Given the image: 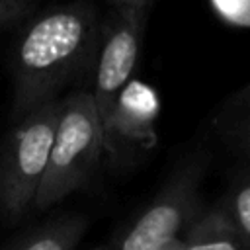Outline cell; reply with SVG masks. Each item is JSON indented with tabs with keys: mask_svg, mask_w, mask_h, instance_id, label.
I'll use <instances>...</instances> for the list:
<instances>
[{
	"mask_svg": "<svg viewBox=\"0 0 250 250\" xmlns=\"http://www.w3.org/2000/svg\"><path fill=\"white\" fill-rule=\"evenodd\" d=\"M98 39L96 12L70 4L35 20L20 37L14 57V115L53 102V94L90 59Z\"/></svg>",
	"mask_w": 250,
	"mask_h": 250,
	"instance_id": "6da1fadb",
	"label": "cell"
},
{
	"mask_svg": "<svg viewBox=\"0 0 250 250\" xmlns=\"http://www.w3.org/2000/svg\"><path fill=\"white\" fill-rule=\"evenodd\" d=\"M105 152L102 121L92 92H78L61 102V113L33 209L45 211L78 189Z\"/></svg>",
	"mask_w": 250,
	"mask_h": 250,
	"instance_id": "7a4b0ae2",
	"label": "cell"
},
{
	"mask_svg": "<svg viewBox=\"0 0 250 250\" xmlns=\"http://www.w3.org/2000/svg\"><path fill=\"white\" fill-rule=\"evenodd\" d=\"M61 102H47L23 115L8 135L0 154V211L20 219L33 207L43 182Z\"/></svg>",
	"mask_w": 250,
	"mask_h": 250,
	"instance_id": "3957f363",
	"label": "cell"
},
{
	"mask_svg": "<svg viewBox=\"0 0 250 250\" xmlns=\"http://www.w3.org/2000/svg\"><path fill=\"white\" fill-rule=\"evenodd\" d=\"M201 174L203 166L199 162H191L174 174L135 219L129 230L111 244V250H156L162 244L180 238L201 215Z\"/></svg>",
	"mask_w": 250,
	"mask_h": 250,
	"instance_id": "277c9868",
	"label": "cell"
},
{
	"mask_svg": "<svg viewBox=\"0 0 250 250\" xmlns=\"http://www.w3.org/2000/svg\"><path fill=\"white\" fill-rule=\"evenodd\" d=\"M145 8L146 6L119 8V14L107 29L104 43L100 47L92 98L102 121V129L109 119V113L119 94L133 80V72L143 43Z\"/></svg>",
	"mask_w": 250,
	"mask_h": 250,
	"instance_id": "5b68a950",
	"label": "cell"
},
{
	"mask_svg": "<svg viewBox=\"0 0 250 250\" xmlns=\"http://www.w3.org/2000/svg\"><path fill=\"white\" fill-rule=\"evenodd\" d=\"M156 92L141 82L131 80L119 94L109 119L104 125L105 150H113L117 145H131L148 148L156 143V117H158Z\"/></svg>",
	"mask_w": 250,
	"mask_h": 250,
	"instance_id": "8992f818",
	"label": "cell"
},
{
	"mask_svg": "<svg viewBox=\"0 0 250 250\" xmlns=\"http://www.w3.org/2000/svg\"><path fill=\"white\" fill-rule=\"evenodd\" d=\"M182 250H244L221 207L201 213L182 234Z\"/></svg>",
	"mask_w": 250,
	"mask_h": 250,
	"instance_id": "52a82bcc",
	"label": "cell"
},
{
	"mask_svg": "<svg viewBox=\"0 0 250 250\" xmlns=\"http://www.w3.org/2000/svg\"><path fill=\"white\" fill-rule=\"evenodd\" d=\"M86 227L88 221L82 215L57 217L29 232L8 250H72L82 238Z\"/></svg>",
	"mask_w": 250,
	"mask_h": 250,
	"instance_id": "ba28073f",
	"label": "cell"
},
{
	"mask_svg": "<svg viewBox=\"0 0 250 250\" xmlns=\"http://www.w3.org/2000/svg\"><path fill=\"white\" fill-rule=\"evenodd\" d=\"M219 207L236 230L242 248L250 250V168L234 178Z\"/></svg>",
	"mask_w": 250,
	"mask_h": 250,
	"instance_id": "9c48e42d",
	"label": "cell"
},
{
	"mask_svg": "<svg viewBox=\"0 0 250 250\" xmlns=\"http://www.w3.org/2000/svg\"><path fill=\"white\" fill-rule=\"evenodd\" d=\"M246 100L248 105H244V109H238L227 121L225 135L236 150H240L250 158V94H246Z\"/></svg>",
	"mask_w": 250,
	"mask_h": 250,
	"instance_id": "30bf717a",
	"label": "cell"
},
{
	"mask_svg": "<svg viewBox=\"0 0 250 250\" xmlns=\"http://www.w3.org/2000/svg\"><path fill=\"white\" fill-rule=\"evenodd\" d=\"M25 8L27 6L18 0H0V27L16 20L20 14H23Z\"/></svg>",
	"mask_w": 250,
	"mask_h": 250,
	"instance_id": "8fae6325",
	"label": "cell"
},
{
	"mask_svg": "<svg viewBox=\"0 0 250 250\" xmlns=\"http://www.w3.org/2000/svg\"><path fill=\"white\" fill-rule=\"evenodd\" d=\"M111 4H115L117 8H125V6H146V0H109Z\"/></svg>",
	"mask_w": 250,
	"mask_h": 250,
	"instance_id": "7c38bea8",
	"label": "cell"
},
{
	"mask_svg": "<svg viewBox=\"0 0 250 250\" xmlns=\"http://www.w3.org/2000/svg\"><path fill=\"white\" fill-rule=\"evenodd\" d=\"M156 250H182V236H180V238H174V240H170V242H166V244H162V246L156 248Z\"/></svg>",
	"mask_w": 250,
	"mask_h": 250,
	"instance_id": "4fadbf2b",
	"label": "cell"
},
{
	"mask_svg": "<svg viewBox=\"0 0 250 250\" xmlns=\"http://www.w3.org/2000/svg\"><path fill=\"white\" fill-rule=\"evenodd\" d=\"M88 250H111V244H105V246H98V248H88Z\"/></svg>",
	"mask_w": 250,
	"mask_h": 250,
	"instance_id": "5bb4252c",
	"label": "cell"
},
{
	"mask_svg": "<svg viewBox=\"0 0 250 250\" xmlns=\"http://www.w3.org/2000/svg\"><path fill=\"white\" fill-rule=\"evenodd\" d=\"M18 2H21V4H25V6H27V4H29V2H33V0H18Z\"/></svg>",
	"mask_w": 250,
	"mask_h": 250,
	"instance_id": "9a60e30c",
	"label": "cell"
},
{
	"mask_svg": "<svg viewBox=\"0 0 250 250\" xmlns=\"http://www.w3.org/2000/svg\"><path fill=\"white\" fill-rule=\"evenodd\" d=\"M248 94H250V88H248Z\"/></svg>",
	"mask_w": 250,
	"mask_h": 250,
	"instance_id": "2e32d148",
	"label": "cell"
}]
</instances>
